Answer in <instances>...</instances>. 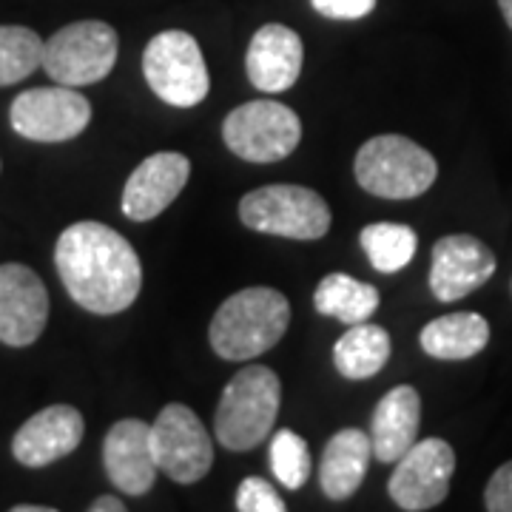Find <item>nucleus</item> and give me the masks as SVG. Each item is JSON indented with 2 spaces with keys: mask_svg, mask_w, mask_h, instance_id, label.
Wrapping results in <instances>:
<instances>
[{
  "mask_svg": "<svg viewBox=\"0 0 512 512\" xmlns=\"http://www.w3.org/2000/svg\"><path fill=\"white\" fill-rule=\"evenodd\" d=\"M63 288L83 311L114 316L134 305L143 288V265L123 234L103 222L69 225L55 245Z\"/></svg>",
  "mask_w": 512,
  "mask_h": 512,
  "instance_id": "obj_1",
  "label": "nucleus"
},
{
  "mask_svg": "<svg viewBox=\"0 0 512 512\" xmlns=\"http://www.w3.org/2000/svg\"><path fill=\"white\" fill-rule=\"evenodd\" d=\"M288 325L291 305L285 293L276 288H245L217 308L208 339L225 362H248L276 348Z\"/></svg>",
  "mask_w": 512,
  "mask_h": 512,
  "instance_id": "obj_2",
  "label": "nucleus"
},
{
  "mask_svg": "<svg viewBox=\"0 0 512 512\" xmlns=\"http://www.w3.org/2000/svg\"><path fill=\"white\" fill-rule=\"evenodd\" d=\"M282 404V382L271 367L248 365L222 390L214 436L231 453H248L271 436Z\"/></svg>",
  "mask_w": 512,
  "mask_h": 512,
  "instance_id": "obj_3",
  "label": "nucleus"
},
{
  "mask_svg": "<svg viewBox=\"0 0 512 512\" xmlns=\"http://www.w3.org/2000/svg\"><path fill=\"white\" fill-rule=\"evenodd\" d=\"M356 183L382 200H416L439 177L436 157L402 134H379L359 148Z\"/></svg>",
  "mask_w": 512,
  "mask_h": 512,
  "instance_id": "obj_4",
  "label": "nucleus"
},
{
  "mask_svg": "<svg viewBox=\"0 0 512 512\" xmlns=\"http://www.w3.org/2000/svg\"><path fill=\"white\" fill-rule=\"evenodd\" d=\"M245 228L285 239H322L330 231V205L305 185H265L239 200Z\"/></svg>",
  "mask_w": 512,
  "mask_h": 512,
  "instance_id": "obj_5",
  "label": "nucleus"
},
{
  "mask_svg": "<svg viewBox=\"0 0 512 512\" xmlns=\"http://www.w3.org/2000/svg\"><path fill=\"white\" fill-rule=\"evenodd\" d=\"M120 37L103 20H77L43 43V72L60 86H92L106 80L117 63Z\"/></svg>",
  "mask_w": 512,
  "mask_h": 512,
  "instance_id": "obj_6",
  "label": "nucleus"
},
{
  "mask_svg": "<svg viewBox=\"0 0 512 512\" xmlns=\"http://www.w3.org/2000/svg\"><path fill=\"white\" fill-rule=\"evenodd\" d=\"M143 74L151 92L174 109L200 106L211 89L200 43L180 29H168L148 40Z\"/></svg>",
  "mask_w": 512,
  "mask_h": 512,
  "instance_id": "obj_7",
  "label": "nucleus"
},
{
  "mask_svg": "<svg viewBox=\"0 0 512 512\" xmlns=\"http://www.w3.org/2000/svg\"><path fill=\"white\" fill-rule=\"evenodd\" d=\"M222 140L248 163H279L291 157L302 140L299 114L271 97L251 100L231 111L222 123Z\"/></svg>",
  "mask_w": 512,
  "mask_h": 512,
  "instance_id": "obj_8",
  "label": "nucleus"
},
{
  "mask_svg": "<svg viewBox=\"0 0 512 512\" xmlns=\"http://www.w3.org/2000/svg\"><path fill=\"white\" fill-rule=\"evenodd\" d=\"M9 123L35 143H66L92 123V103L72 86H40L20 92L9 109Z\"/></svg>",
  "mask_w": 512,
  "mask_h": 512,
  "instance_id": "obj_9",
  "label": "nucleus"
},
{
  "mask_svg": "<svg viewBox=\"0 0 512 512\" xmlns=\"http://www.w3.org/2000/svg\"><path fill=\"white\" fill-rule=\"evenodd\" d=\"M157 467L177 484H194L214 467V444L197 413L185 404H165L151 424Z\"/></svg>",
  "mask_w": 512,
  "mask_h": 512,
  "instance_id": "obj_10",
  "label": "nucleus"
},
{
  "mask_svg": "<svg viewBox=\"0 0 512 512\" xmlns=\"http://www.w3.org/2000/svg\"><path fill=\"white\" fill-rule=\"evenodd\" d=\"M453 473H456L453 447L444 439H421L396 461L387 493L407 512L433 510L450 493Z\"/></svg>",
  "mask_w": 512,
  "mask_h": 512,
  "instance_id": "obj_11",
  "label": "nucleus"
},
{
  "mask_svg": "<svg viewBox=\"0 0 512 512\" xmlns=\"http://www.w3.org/2000/svg\"><path fill=\"white\" fill-rule=\"evenodd\" d=\"M49 322V291L43 279L20 265H0V342L9 348H29Z\"/></svg>",
  "mask_w": 512,
  "mask_h": 512,
  "instance_id": "obj_12",
  "label": "nucleus"
},
{
  "mask_svg": "<svg viewBox=\"0 0 512 512\" xmlns=\"http://www.w3.org/2000/svg\"><path fill=\"white\" fill-rule=\"evenodd\" d=\"M495 254L473 234H450L433 245L430 291L439 302H458L493 279Z\"/></svg>",
  "mask_w": 512,
  "mask_h": 512,
  "instance_id": "obj_13",
  "label": "nucleus"
},
{
  "mask_svg": "<svg viewBox=\"0 0 512 512\" xmlns=\"http://www.w3.org/2000/svg\"><path fill=\"white\" fill-rule=\"evenodd\" d=\"M86 436L83 413L72 404H52L43 407L29 421H23L15 439H12V456L23 467H49L60 458L72 456Z\"/></svg>",
  "mask_w": 512,
  "mask_h": 512,
  "instance_id": "obj_14",
  "label": "nucleus"
},
{
  "mask_svg": "<svg viewBox=\"0 0 512 512\" xmlns=\"http://www.w3.org/2000/svg\"><path fill=\"white\" fill-rule=\"evenodd\" d=\"M191 177V163L180 151H157L137 165L123 188V214L134 222L160 217Z\"/></svg>",
  "mask_w": 512,
  "mask_h": 512,
  "instance_id": "obj_15",
  "label": "nucleus"
},
{
  "mask_svg": "<svg viewBox=\"0 0 512 512\" xmlns=\"http://www.w3.org/2000/svg\"><path fill=\"white\" fill-rule=\"evenodd\" d=\"M103 464L111 484L126 495H146L157 481V458L151 447V424L120 419L103 441Z\"/></svg>",
  "mask_w": 512,
  "mask_h": 512,
  "instance_id": "obj_16",
  "label": "nucleus"
},
{
  "mask_svg": "<svg viewBox=\"0 0 512 512\" xmlns=\"http://www.w3.org/2000/svg\"><path fill=\"white\" fill-rule=\"evenodd\" d=\"M302 60H305L302 37L282 23H265L251 37L245 69H248V80L259 92L276 94L288 92L299 80Z\"/></svg>",
  "mask_w": 512,
  "mask_h": 512,
  "instance_id": "obj_17",
  "label": "nucleus"
},
{
  "mask_svg": "<svg viewBox=\"0 0 512 512\" xmlns=\"http://www.w3.org/2000/svg\"><path fill=\"white\" fill-rule=\"evenodd\" d=\"M421 396L416 387L399 384L387 390L370 419V444L373 458L382 464H393L419 441Z\"/></svg>",
  "mask_w": 512,
  "mask_h": 512,
  "instance_id": "obj_18",
  "label": "nucleus"
},
{
  "mask_svg": "<svg viewBox=\"0 0 512 512\" xmlns=\"http://www.w3.org/2000/svg\"><path fill=\"white\" fill-rule=\"evenodd\" d=\"M370 458H373L370 433H362L356 427L339 430L325 444L322 464H319L322 493L328 495L330 501H348L350 495L362 487Z\"/></svg>",
  "mask_w": 512,
  "mask_h": 512,
  "instance_id": "obj_19",
  "label": "nucleus"
},
{
  "mask_svg": "<svg viewBox=\"0 0 512 512\" xmlns=\"http://www.w3.org/2000/svg\"><path fill=\"white\" fill-rule=\"evenodd\" d=\"M421 350L439 362L473 359L490 342V322L481 313H447L421 328Z\"/></svg>",
  "mask_w": 512,
  "mask_h": 512,
  "instance_id": "obj_20",
  "label": "nucleus"
},
{
  "mask_svg": "<svg viewBox=\"0 0 512 512\" xmlns=\"http://www.w3.org/2000/svg\"><path fill=\"white\" fill-rule=\"evenodd\" d=\"M390 359V336L387 330L370 322L350 325V330L333 345V362L336 370L350 379V382H362L373 379Z\"/></svg>",
  "mask_w": 512,
  "mask_h": 512,
  "instance_id": "obj_21",
  "label": "nucleus"
},
{
  "mask_svg": "<svg viewBox=\"0 0 512 512\" xmlns=\"http://www.w3.org/2000/svg\"><path fill=\"white\" fill-rule=\"evenodd\" d=\"M313 305L328 319H339L342 325H359L379 311V291L348 274H328L316 285Z\"/></svg>",
  "mask_w": 512,
  "mask_h": 512,
  "instance_id": "obj_22",
  "label": "nucleus"
},
{
  "mask_svg": "<svg viewBox=\"0 0 512 512\" xmlns=\"http://www.w3.org/2000/svg\"><path fill=\"white\" fill-rule=\"evenodd\" d=\"M362 251L370 259V265L379 274H399L407 268L416 256L419 248V237L410 225H399V222H373L362 228Z\"/></svg>",
  "mask_w": 512,
  "mask_h": 512,
  "instance_id": "obj_23",
  "label": "nucleus"
},
{
  "mask_svg": "<svg viewBox=\"0 0 512 512\" xmlns=\"http://www.w3.org/2000/svg\"><path fill=\"white\" fill-rule=\"evenodd\" d=\"M43 66V40L26 26H0V89L15 86Z\"/></svg>",
  "mask_w": 512,
  "mask_h": 512,
  "instance_id": "obj_24",
  "label": "nucleus"
},
{
  "mask_svg": "<svg viewBox=\"0 0 512 512\" xmlns=\"http://www.w3.org/2000/svg\"><path fill=\"white\" fill-rule=\"evenodd\" d=\"M271 470L285 490H299L311 478V450L308 441L293 430H279L271 439Z\"/></svg>",
  "mask_w": 512,
  "mask_h": 512,
  "instance_id": "obj_25",
  "label": "nucleus"
},
{
  "mask_svg": "<svg viewBox=\"0 0 512 512\" xmlns=\"http://www.w3.org/2000/svg\"><path fill=\"white\" fill-rule=\"evenodd\" d=\"M239 512H285V501L265 478L248 476L237 490Z\"/></svg>",
  "mask_w": 512,
  "mask_h": 512,
  "instance_id": "obj_26",
  "label": "nucleus"
},
{
  "mask_svg": "<svg viewBox=\"0 0 512 512\" xmlns=\"http://www.w3.org/2000/svg\"><path fill=\"white\" fill-rule=\"evenodd\" d=\"M484 507L490 512H512V461L501 464L487 481Z\"/></svg>",
  "mask_w": 512,
  "mask_h": 512,
  "instance_id": "obj_27",
  "label": "nucleus"
},
{
  "mask_svg": "<svg viewBox=\"0 0 512 512\" xmlns=\"http://www.w3.org/2000/svg\"><path fill=\"white\" fill-rule=\"evenodd\" d=\"M311 3L328 20H362L376 9V0H311Z\"/></svg>",
  "mask_w": 512,
  "mask_h": 512,
  "instance_id": "obj_28",
  "label": "nucleus"
},
{
  "mask_svg": "<svg viewBox=\"0 0 512 512\" xmlns=\"http://www.w3.org/2000/svg\"><path fill=\"white\" fill-rule=\"evenodd\" d=\"M89 510L92 512H123L126 510V504L120 501V498H114V495H100L97 501L89 504Z\"/></svg>",
  "mask_w": 512,
  "mask_h": 512,
  "instance_id": "obj_29",
  "label": "nucleus"
},
{
  "mask_svg": "<svg viewBox=\"0 0 512 512\" xmlns=\"http://www.w3.org/2000/svg\"><path fill=\"white\" fill-rule=\"evenodd\" d=\"M12 512H55L52 507H40V504H18L12 507Z\"/></svg>",
  "mask_w": 512,
  "mask_h": 512,
  "instance_id": "obj_30",
  "label": "nucleus"
},
{
  "mask_svg": "<svg viewBox=\"0 0 512 512\" xmlns=\"http://www.w3.org/2000/svg\"><path fill=\"white\" fill-rule=\"evenodd\" d=\"M498 6H501V15L507 20V26L512 29V0H498Z\"/></svg>",
  "mask_w": 512,
  "mask_h": 512,
  "instance_id": "obj_31",
  "label": "nucleus"
}]
</instances>
